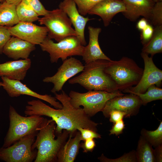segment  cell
I'll use <instances>...</instances> for the list:
<instances>
[{
  "mask_svg": "<svg viewBox=\"0 0 162 162\" xmlns=\"http://www.w3.org/2000/svg\"><path fill=\"white\" fill-rule=\"evenodd\" d=\"M55 97L62 105L61 109L53 108L40 100H33L27 102L24 112L26 116L33 115L45 116L51 118L56 124L55 132L58 135L64 130L74 134L80 127L89 129L96 132L99 124L92 120L82 108L74 107L70 98L63 90L60 94L54 93Z\"/></svg>",
  "mask_w": 162,
  "mask_h": 162,
  "instance_id": "6da1fadb",
  "label": "cell"
},
{
  "mask_svg": "<svg viewBox=\"0 0 162 162\" xmlns=\"http://www.w3.org/2000/svg\"><path fill=\"white\" fill-rule=\"evenodd\" d=\"M56 127L52 120L44 118L32 146L34 149L37 150L34 162L57 161L58 152L69 137L70 133L64 130L55 139Z\"/></svg>",
  "mask_w": 162,
  "mask_h": 162,
  "instance_id": "7a4b0ae2",
  "label": "cell"
},
{
  "mask_svg": "<svg viewBox=\"0 0 162 162\" xmlns=\"http://www.w3.org/2000/svg\"><path fill=\"white\" fill-rule=\"evenodd\" d=\"M109 61L98 59L85 64L81 73L68 80V83L78 84L88 91L113 92L119 90L115 82L104 71Z\"/></svg>",
  "mask_w": 162,
  "mask_h": 162,
  "instance_id": "3957f363",
  "label": "cell"
},
{
  "mask_svg": "<svg viewBox=\"0 0 162 162\" xmlns=\"http://www.w3.org/2000/svg\"><path fill=\"white\" fill-rule=\"evenodd\" d=\"M143 70L133 59L127 57L117 61H109L104 69L118 90L123 91L138 83Z\"/></svg>",
  "mask_w": 162,
  "mask_h": 162,
  "instance_id": "277c9868",
  "label": "cell"
},
{
  "mask_svg": "<svg viewBox=\"0 0 162 162\" xmlns=\"http://www.w3.org/2000/svg\"><path fill=\"white\" fill-rule=\"evenodd\" d=\"M9 126L2 147H8L31 133L39 130L44 119L41 116L19 114L12 106L9 110Z\"/></svg>",
  "mask_w": 162,
  "mask_h": 162,
  "instance_id": "5b68a950",
  "label": "cell"
},
{
  "mask_svg": "<svg viewBox=\"0 0 162 162\" xmlns=\"http://www.w3.org/2000/svg\"><path fill=\"white\" fill-rule=\"evenodd\" d=\"M124 94L119 90L113 92L89 90L84 93L71 91L68 96L70 103L74 107L80 108V106H83L85 113L90 117L101 111L108 100Z\"/></svg>",
  "mask_w": 162,
  "mask_h": 162,
  "instance_id": "8992f818",
  "label": "cell"
},
{
  "mask_svg": "<svg viewBox=\"0 0 162 162\" xmlns=\"http://www.w3.org/2000/svg\"><path fill=\"white\" fill-rule=\"evenodd\" d=\"M39 45L43 51L49 54L51 63L57 62L59 58L63 62L69 57L82 56L85 46L74 36L66 37L56 43L47 36Z\"/></svg>",
  "mask_w": 162,
  "mask_h": 162,
  "instance_id": "52a82bcc",
  "label": "cell"
},
{
  "mask_svg": "<svg viewBox=\"0 0 162 162\" xmlns=\"http://www.w3.org/2000/svg\"><path fill=\"white\" fill-rule=\"evenodd\" d=\"M38 21L40 25H44L47 28L48 37L57 42L69 36H77L70 19L67 14L59 8L50 11L48 14L39 18Z\"/></svg>",
  "mask_w": 162,
  "mask_h": 162,
  "instance_id": "ba28073f",
  "label": "cell"
},
{
  "mask_svg": "<svg viewBox=\"0 0 162 162\" xmlns=\"http://www.w3.org/2000/svg\"><path fill=\"white\" fill-rule=\"evenodd\" d=\"M39 130L22 138L11 146L0 148V160L6 162H32L34 161L37 150L32 148Z\"/></svg>",
  "mask_w": 162,
  "mask_h": 162,
  "instance_id": "9c48e42d",
  "label": "cell"
},
{
  "mask_svg": "<svg viewBox=\"0 0 162 162\" xmlns=\"http://www.w3.org/2000/svg\"><path fill=\"white\" fill-rule=\"evenodd\" d=\"M141 56L144 64L142 77L138 83L134 87L123 91L124 92L131 94L144 93L149 87L155 85L160 87L162 84V71L158 68L154 64L152 57L142 52Z\"/></svg>",
  "mask_w": 162,
  "mask_h": 162,
  "instance_id": "30bf717a",
  "label": "cell"
},
{
  "mask_svg": "<svg viewBox=\"0 0 162 162\" xmlns=\"http://www.w3.org/2000/svg\"><path fill=\"white\" fill-rule=\"evenodd\" d=\"M84 68V65L80 61L70 57L63 61L55 74L45 77L43 81L45 82H51L53 84V87L51 91L54 94L61 90L66 81L82 72Z\"/></svg>",
  "mask_w": 162,
  "mask_h": 162,
  "instance_id": "8fae6325",
  "label": "cell"
},
{
  "mask_svg": "<svg viewBox=\"0 0 162 162\" xmlns=\"http://www.w3.org/2000/svg\"><path fill=\"white\" fill-rule=\"evenodd\" d=\"M130 94L116 96L108 100L101 111L104 116L109 118L110 112L113 110L124 112L126 114V117L136 115L142 103L138 96Z\"/></svg>",
  "mask_w": 162,
  "mask_h": 162,
  "instance_id": "7c38bea8",
  "label": "cell"
},
{
  "mask_svg": "<svg viewBox=\"0 0 162 162\" xmlns=\"http://www.w3.org/2000/svg\"><path fill=\"white\" fill-rule=\"evenodd\" d=\"M11 36L34 45H40L47 36L48 30L32 23L20 21L15 25L8 27Z\"/></svg>",
  "mask_w": 162,
  "mask_h": 162,
  "instance_id": "4fadbf2b",
  "label": "cell"
},
{
  "mask_svg": "<svg viewBox=\"0 0 162 162\" xmlns=\"http://www.w3.org/2000/svg\"><path fill=\"white\" fill-rule=\"evenodd\" d=\"M1 77L3 83L2 86L10 97H17L22 95H29L45 101L56 109H61L62 107V104L56 101L55 97L50 95L39 94L31 90L20 81L11 80L4 76Z\"/></svg>",
  "mask_w": 162,
  "mask_h": 162,
  "instance_id": "5bb4252c",
  "label": "cell"
},
{
  "mask_svg": "<svg viewBox=\"0 0 162 162\" xmlns=\"http://www.w3.org/2000/svg\"><path fill=\"white\" fill-rule=\"evenodd\" d=\"M58 8L62 9L67 14L74 27L77 38L82 44L86 46L87 43L85 37V28L88 21L94 19L84 17L80 14L73 0H63L59 3Z\"/></svg>",
  "mask_w": 162,
  "mask_h": 162,
  "instance_id": "9a60e30c",
  "label": "cell"
},
{
  "mask_svg": "<svg viewBox=\"0 0 162 162\" xmlns=\"http://www.w3.org/2000/svg\"><path fill=\"white\" fill-rule=\"evenodd\" d=\"M125 10V4L122 0H103L92 8L88 14L100 16L104 26L107 27L117 14Z\"/></svg>",
  "mask_w": 162,
  "mask_h": 162,
  "instance_id": "2e32d148",
  "label": "cell"
},
{
  "mask_svg": "<svg viewBox=\"0 0 162 162\" xmlns=\"http://www.w3.org/2000/svg\"><path fill=\"white\" fill-rule=\"evenodd\" d=\"M125 7L122 13L124 16L130 21L135 22L142 16L149 22L151 13L155 4L152 0H122Z\"/></svg>",
  "mask_w": 162,
  "mask_h": 162,
  "instance_id": "e0dca14e",
  "label": "cell"
},
{
  "mask_svg": "<svg viewBox=\"0 0 162 162\" xmlns=\"http://www.w3.org/2000/svg\"><path fill=\"white\" fill-rule=\"evenodd\" d=\"M89 36L88 44L84 46L82 56L85 64L98 59L111 60L102 50L99 45L98 37L101 31L99 27L89 26L88 28Z\"/></svg>",
  "mask_w": 162,
  "mask_h": 162,
  "instance_id": "ac0fdd59",
  "label": "cell"
},
{
  "mask_svg": "<svg viewBox=\"0 0 162 162\" xmlns=\"http://www.w3.org/2000/svg\"><path fill=\"white\" fill-rule=\"evenodd\" d=\"M35 45L13 36L5 44L3 53L15 60L28 58L31 53L35 49Z\"/></svg>",
  "mask_w": 162,
  "mask_h": 162,
  "instance_id": "d6986e66",
  "label": "cell"
},
{
  "mask_svg": "<svg viewBox=\"0 0 162 162\" xmlns=\"http://www.w3.org/2000/svg\"><path fill=\"white\" fill-rule=\"evenodd\" d=\"M31 65V61L29 58L0 64V76L12 80H22Z\"/></svg>",
  "mask_w": 162,
  "mask_h": 162,
  "instance_id": "ffe728a7",
  "label": "cell"
},
{
  "mask_svg": "<svg viewBox=\"0 0 162 162\" xmlns=\"http://www.w3.org/2000/svg\"><path fill=\"white\" fill-rule=\"evenodd\" d=\"M74 134H70L69 139L61 147L57 154L58 162H73L79 152L81 141L80 132L76 131Z\"/></svg>",
  "mask_w": 162,
  "mask_h": 162,
  "instance_id": "44dd1931",
  "label": "cell"
},
{
  "mask_svg": "<svg viewBox=\"0 0 162 162\" xmlns=\"http://www.w3.org/2000/svg\"><path fill=\"white\" fill-rule=\"evenodd\" d=\"M16 6L5 1L0 3V26L11 27L20 22L16 14Z\"/></svg>",
  "mask_w": 162,
  "mask_h": 162,
  "instance_id": "7402d4cb",
  "label": "cell"
},
{
  "mask_svg": "<svg viewBox=\"0 0 162 162\" xmlns=\"http://www.w3.org/2000/svg\"><path fill=\"white\" fill-rule=\"evenodd\" d=\"M142 52L151 57L162 52V25L155 26L152 37L149 41L143 46Z\"/></svg>",
  "mask_w": 162,
  "mask_h": 162,
  "instance_id": "603a6c76",
  "label": "cell"
},
{
  "mask_svg": "<svg viewBox=\"0 0 162 162\" xmlns=\"http://www.w3.org/2000/svg\"><path fill=\"white\" fill-rule=\"evenodd\" d=\"M137 162H155L154 149L151 145L141 136L136 151Z\"/></svg>",
  "mask_w": 162,
  "mask_h": 162,
  "instance_id": "cb8c5ba5",
  "label": "cell"
},
{
  "mask_svg": "<svg viewBox=\"0 0 162 162\" xmlns=\"http://www.w3.org/2000/svg\"><path fill=\"white\" fill-rule=\"evenodd\" d=\"M16 12L20 22H32L39 19L34 11L21 2L16 5Z\"/></svg>",
  "mask_w": 162,
  "mask_h": 162,
  "instance_id": "d4e9b609",
  "label": "cell"
},
{
  "mask_svg": "<svg viewBox=\"0 0 162 162\" xmlns=\"http://www.w3.org/2000/svg\"><path fill=\"white\" fill-rule=\"evenodd\" d=\"M141 134L154 148L162 144V122L160 121L159 126L155 130L150 131L143 128Z\"/></svg>",
  "mask_w": 162,
  "mask_h": 162,
  "instance_id": "484cf974",
  "label": "cell"
},
{
  "mask_svg": "<svg viewBox=\"0 0 162 162\" xmlns=\"http://www.w3.org/2000/svg\"><path fill=\"white\" fill-rule=\"evenodd\" d=\"M134 94L138 96L143 105L154 100L162 99V89L154 85L149 87L145 93Z\"/></svg>",
  "mask_w": 162,
  "mask_h": 162,
  "instance_id": "4316f807",
  "label": "cell"
},
{
  "mask_svg": "<svg viewBox=\"0 0 162 162\" xmlns=\"http://www.w3.org/2000/svg\"><path fill=\"white\" fill-rule=\"evenodd\" d=\"M80 14L85 16L95 5L103 0H73Z\"/></svg>",
  "mask_w": 162,
  "mask_h": 162,
  "instance_id": "83f0119b",
  "label": "cell"
},
{
  "mask_svg": "<svg viewBox=\"0 0 162 162\" xmlns=\"http://www.w3.org/2000/svg\"><path fill=\"white\" fill-rule=\"evenodd\" d=\"M101 162H137L136 151L132 150L129 152L124 154L121 157L116 159L108 158L103 154L98 158Z\"/></svg>",
  "mask_w": 162,
  "mask_h": 162,
  "instance_id": "f1b7e54d",
  "label": "cell"
},
{
  "mask_svg": "<svg viewBox=\"0 0 162 162\" xmlns=\"http://www.w3.org/2000/svg\"><path fill=\"white\" fill-rule=\"evenodd\" d=\"M149 23L155 26L162 25V2L155 3Z\"/></svg>",
  "mask_w": 162,
  "mask_h": 162,
  "instance_id": "f546056e",
  "label": "cell"
},
{
  "mask_svg": "<svg viewBox=\"0 0 162 162\" xmlns=\"http://www.w3.org/2000/svg\"><path fill=\"white\" fill-rule=\"evenodd\" d=\"M22 3L28 6L39 16H45L50 11L46 10L39 0H22Z\"/></svg>",
  "mask_w": 162,
  "mask_h": 162,
  "instance_id": "4dcf8cb0",
  "label": "cell"
},
{
  "mask_svg": "<svg viewBox=\"0 0 162 162\" xmlns=\"http://www.w3.org/2000/svg\"><path fill=\"white\" fill-rule=\"evenodd\" d=\"M77 130L80 133L81 140L84 141L88 139L101 138L100 134L89 129L80 127L77 128Z\"/></svg>",
  "mask_w": 162,
  "mask_h": 162,
  "instance_id": "1f68e13d",
  "label": "cell"
},
{
  "mask_svg": "<svg viewBox=\"0 0 162 162\" xmlns=\"http://www.w3.org/2000/svg\"><path fill=\"white\" fill-rule=\"evenodd\" d=\"M154 28L153 26L149 23L146 27L141 31L140 39L143 46L147 44L151 39L153 33Z\"/></svg>",
  "mask_w": 162,
  "mask_h": 162,
  "instance_id": "d6a6232c",
  "label": "cell"
},
{
  "mask_svg": "<svg viewBox=\"0 0 162 162\" xmlns=\"http://www.w3.org/2000/svg\"><path fill=\"white\" fill-rule=\"evenodd\" d=\"M11 36L8 27L0 26V54L3 53L4 47Z\"/></svg>",
  "mask_w": 162,
  "mask_h": 162,
  "instance_id": "836d02e7",
  "label": "cell"
},
{
  "mask_svg": "<svg viewBox=\"0 0 162 162\" xmlns=\"http://www.w3.org/2000/svg\"><path fill=\"white\" fill-rule=\"evenodd\" d=\"M125 125L123 119L120 120L114 124L112 128L110 130L109 134L115 135L118 136L122 134Z\"/></svg>",
  "mask_w": 162,
  "mask_h": 162,
  "instance_id": "e575fe53",
  "label": "cell"
},
{
  "mask_svg": "<svg viewBox=\"0 0 162 162\" xmlns=\"http://www.w3.org/2000/svg\"><path fill=\"white\" fill-rule=\"evenodd\" d=\"M125 116H126V114L123 112L117 110H113L111 111L109 115L110 121L113 124L123 119Z\"/></svg>",
  "mask_w": 162,
  "mask_h": 162,
  "instance_id": "d590c367",
  "label": "cell"
},
{
  "mask_svg": "<svg viewBox=\"0 0 162 162\" xmlns=\"http://www.w3.org/2000/svg\"><path fill=\"white\" fill-rule=\"evenodd\" d=\"M84 141L80 144V147L82 148L83 152L86 153L92 152L96 146L94 139H88Z\"/></svg>",
  "mask_w": 162,
  "mask_h": 162,
  "instance_id": "8d00e7d4",
  "label": "cell"
},
{
  "mask_svg": "<svg viewBox=\"0 0 162 162\" xmlns=\"http://www.w3.org/2000/svg\"><path fill=\"white\" fill-rule=\"evenodd\" d=\"M154 155L156 162H162V144L155 148Z\"/></svg>",
  "mask_w": 162,
  "mask_h": 162,
  "instance_id": "74e56055",
  "label": "cell"
},
{
  "mask_svg": "<svg viewBox=\"0 0 162 162\" xmlns=\"http://www.w3.org/2000/svg\"><path fill=\"white\" fill-rule=\"evenodd\" d=\"M148 23V20L143 17L138 21L136 24V28L139 30L141 31L146 27Z\"/></svg>",
  "mask_w": 162,
  "mask_h": 162,
  "instance_id": "f35d334b",
  "label": "cell"
},
{
  "mask_svg": "<svg viewBox=\"0 0 162 162\" xmlns=\"http://www.w3.org/2000/svg\"><path fill=\"white\" fill-rule=\"evenodd\" d=\"M22 0H5V1L8 3L14 4L16 5L20 3Z\"/></svg>",
  "mask_w": 162,
  "mask_h": 162,
  "instance_id": "ab89813d",
  "label": "cell"
},
{
  "mask_svg": "<svg viewBox=\"0 0 162 162\" xmlns=\"http://www.w3.org/2000/svg\"><path fill=\"white\" fill-rule=\"evenodd\" d=\"M154 3H155L159 2H162V0H152Z\"/></svg>",
  "mask_w": 162,
  "mask_h": 162,
  "instance_id": "60d3db41",
  "label": "cell"
},
{
  "mask_svg": "<svg viewBox=\"0 0 162 162\" xmlns=\"http://www.w3.org/2000/svg\"><path fill=\"white\" fill-rule=\"evenodd\" d=\"M2 85H3V83H2V82H0V87L2 86Z\"/></svg>",
  "mask_w": 162,
  "mask_h": 162,
  "instance_id": "b9f144b4",
  "label": "cell"
},
{
  "mask_svg": "<svg viewBox=\"0 0 162 162\" xmlns=\"http://www.w3.org/2000/svg\"><path fill=\"white\" fill-rule=\"evenodd\" d=\"M5 0H0V3L4 1Z\"/></svg>",
  "mask_w": 162,
  "mask_h": 162,
  "instance_id": "7bdbcfd3",
  "label": "cell"
}]
</instances>
